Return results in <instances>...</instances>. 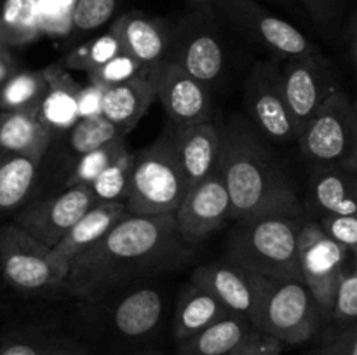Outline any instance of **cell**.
I'll use <instances>...</instances> for the list:
<instances>
[{"instance_id":"cell-2","label":"cell","mask_w":357,"mask_h":355,"mask_svg":"<svg viewBox=\"0 0 357 355\" xmlns=\"http://www.w3.org/2000/svg\"><path fill=\"white\" fill-rule=\"evenodd\" d=\"M218 171L225 181L236 221L302 214L291 180L246 117L236 115L222 127Z\"/></svg>"},{"instance_id":"cell-6","label":"cell","mask_w":357,"mask_h":355,"mask_svg":"<svg viewBox=\"0 0 357 355\" xmlns=\"http://www.w3.org/2000/svg\"><path fill=\"white\" fill-rule=\"evenodd\" d=\"M296 141L314 166L357 173V106L337 89L303 125Z\"/></svg>"},{"instance_id":"cell-36","label":"cell","mask_w":357,"mask_h":355,"mask_svg":"<svg viewBox=\"0 0 357 355\" xmlns=\"http://www.w3.org/2000/svg\"><path fill=\"white\" fill-rule=\"evenodd\" d=\"M139 75H145L143 66L132 56L126 54V52H119L117 56H114L103 66L96 68L94 72L87 73V80L93 84H98V86H103L107 89V87L128 82V80Z\"/></svg>"},{"instance_id":"cell-38","label":"cell","mask_w":357,"mask_h":355,"mask_svg":"<svg viewBox=\"0 0 357 355\" xmlns=\"http://www.w3.org/2000/svg\"><path fill=\"white\" fill-rule=\"evenodd\" d=\"M321 228L333 240L345 247L357 261V214L356 216H323Z\"/></svg>"},{"instance_id":"cell-45","label":"cell","mask_w":357,"mask_h":355,"mask_svg":"<svg viewBox=\"0 0 357 355\" xmlns=\"http://www.w3.org/2000/svg\"><path fill=\"white\" fill-rule=\"evenodd\" d=\"M58 2L61 3V6L65 7V9L68 10L70 14H72V9H73V6H75V2H77V0H58Z\"/></svg>"},{"instance_id":"cell-31","label":"cell","mask_w":357,"mask_h":355,"mask_svg":"<svg viewBox=\"0 0 357 355\" xmlns=\"http://www.w3.org/2000/svg\"><path fill=\"white\" fill-rule=\"evenodd\" d=\"M65 136L68 143V152L79 159L84 153L101 148L108 143L126 139L128 134L115 127L103 115H100V117L80 118Z\"/></svg>"},{"instance_id":"cell-3","label":"cell","mask_w":357,"mask_h":355,"mask_svg":"<svg viewBox=\"0 0 357 355\" xmlns=\"http://www.w3.org/2000/svg\"><path fill=\"white\" fill-rule=\"evenodd\" d=\"M296 219L289 216L241 219L227 242V261L268 278L302 281Z\"/></svg>"},{"instance_id":"cell-16","label":"cell","mask_w":357,"mask_h":355,"mask_svg":"<svg viewBox=\"0 0 357 355\" xmlns=\"http://www.w3.org/2000/svg\"><path fill=\"white\" fill-rule=\"evenodd\" d=\"M164 134L169 139L188 188L215 173L222 148V127L215 122L206 120L183 127L167 124Z\"/></svg>"},{"instance_id":"cell-48","label":"cell","mask_w":357,"mask_h":355,"mask_svg":"<svg viewBox=\"0 0 357 355\" xmlns=\"http://www.w3.org/2000/svg\"><path fill=\"white\" fill-rule=\"evenodd\" d=\"M82 355H87V352H86V354H82Z\"/></svg>"},{"instance_id":"cell-25","label":"cell","mask_w":357,"mask_h":355,"mask_svg":"<svg viewBox=\"0 0 357 355\" xmlns=\"http://www.w3.org/2000/svg\"><path fill=\"white\" fill-rule=\"evenodd\" d=\"M253 329L248 317L229 313L188 340L178 343V355H229Z\"/></svg>"},{"instance_id":"cell-28","label":"cell","mask_w":357,"mask_h":355,"mask_svg":"<svg viewBox=\"0 0 357 355\" xmlns=\"http://www.w3.org/2000/svg\"><path fill=\"white\" fill-rule=\"evenodd\" d=\"M37 0H3L0 7V44L21 47L42 37Z\"/></svg>"},{"instance_id":"cell-27","label":"cell","mask_w":357,"mask_h":355,"mask_svg":"<svg viewBox=\"0 0 357 355\" xmlns=\"http://www.w3.org/2000/svg\"><path fill=\"white\" fill-rule=\"evenodd\" d=\"M40 164L28 157L0 153V212L23 207L37 183Z\"/></svg>"},{"instance_id":"cell-34","label":"cell","mask_w":357,"mask_h":355,"mask_svg":"<svg viewBox=\"0 0 357 355\" xmlns=\"http://www.w3.org/2000/svg\"><path fill=\"white\" fill-rule=\"evenodd\" d=\"M126 150H128L126 139H119V141L108 143V145L101 146V148L80 155L77 159L75 167H73L68 181H66V187H75V184H87L89 187Z\"/></svg>"},{"instance_id":"cell-46","label":"cell","mask_w":357,"mask_h":355,"mask_svg":"<svg viewBox=\"0 0 357 355\" xmlns=\"http://www.w3.org/2000/svg\"><path fill=\"white\" fill-rule=\"evenodd\" d=\"M188 2L194 3V6H213L216 0H188Z\"/></svg>"},{"instance_id":"cell-32","label":"cell","mask_w":357,"mask_h":355,"mask_svg":"<svg viewBox=\"0 0 357 355\" xmlns=\"http://www.w3.org/2000/svg\"><path fill=\"white\" fill-rule=\"evenodd\" d=\"M79 343L59 336L14 334L0 341V355H82Z\"/></svg>"},{"instance_id":"cell-33","label":"cell","mask_w":357,"mask_h":355,"mask_svg":"<svg viewBox=\"0 0 357 355\" xmlns=\"http://www.w3.org/2000/svg\"><path fill=\"white\" fill-rule=\"evenodd\" d=\"M135 157L136 153H132L128 148L89 184L96 204L124 202L126 194H128L129 178H131L132 166H135Z\"/></svg>"},{"instance_id":"cell-37","label":"cell","mask_w":357,"mask_h":355,"mask_svg":"<svg viewBox=\"0 0 357 355\" xmlns=\"http://www.w3.org/2000/svg\"><path fill=\"white\" fill-rule=\"evenodd\" d=\"M331 319L340 326L357 322V261L347 270L338 284Z\"/></svg>"},{"instance_id":"cell-47","label":"cell","mask_w":357,"mask_h":355,"mask_svg":"<svg viewBox=\"0 0 357 355\" xmlns=\"http://www.w3.org/2000/svg\"><path fill=\"white\" fill-rule=\"evenodd\" d=\"M317 355H330V354H328V352H326V350H324V348H323V347H321V350H319V352H317Z\"/></svg>"},{"instance_id":"cell-19","label":"cell","mask_w":357,"mask_h":355,"mask_svg":"<svg viewBox=\"0 0 357 355\" xmlns=\"http://www.w3.org/2000/svg\"><path fill=\"white\" fill-rule=\"evenodd\" d=\"M42 70L47 79V89L38 106V115L54 138L65 136L79 122V93L82 86L59 63Z\"/></svg>"},{"instance_id":"cell-11","label":"cell","mask_w":357,"mask_h":355,"mask_svg":"<svg viewBox=\"0 0 357 355\" xmlns=\"http://www.w3.org/2000/svg\"><path fill=\"white\" fill-rule=\"evenodd\" d=\"M248 122L264 139L288 143L296 139L295 125L282 93L281 73L274 61H260L251 68L244 84Z\"/></svg>"},{"instance_id":"cell-43","label":"cell","mask_w":357,"mask_h":355,"mask_svg":"<svg viewBox=\"0 0 357 355\" xmlns=\"http://www.w3.org/2000/svg\"><path fill=\"white\" fill-rule=\"evenodd\" d=\"M16 70H20V66H17V59L14 58L13 54V49L0 44V87L6 84V80L9 79Z\"/></svg>"},{"instance_id":"cell-42","label":"cell","mask_w":357,"mask_h":355,"mask_svg":"<svg viewBox=\"0 0 357 355\" xmlns=\"http://www.w3.org/2000/svg\"><path fill=\"white\" fill-rule=\"evenodd\" d=\"M302 3L309 10L310 16L323 26L333 19L335 0H302Z\"/></svg>"},{"instance_id":"cell-4","label":"cell","mask_w":357,"mask_h":355,"mask_svg":"<svg viewBox=\"0 0 357 355\" xmlns=\"http://www.w3.org/2000/svg\"><path fill=\"white\" fill-rule=\"evenodd\" d=\"M188 190L166 134L135 157L124 205L129 214H174Z\"/></svg>"},{"instance_id":"cell-49","label":"cell","mask_w":357,"mask_h":355,"mask_svg":"<svg viewBox=\"0 0 357 355\" xmlns=\"http://www.w3.org/2000/svg\"><path fill=\"white\" fill-rule=\"evenodd\" d=\"M0 310H2V306H0Z\"/></svg>"},{"instance_id":"cell-44","label":"cell","mask_w":357,"mask_h":355,"mask_svg":"<svg viewBox=\"0 0 357 355\" xmlns=\"http://www.w3.org/2000/svg\"><path fill=\"white\" fill-rule=\"evenodd\" d=\"M351 51L357 63V16L354 17V21H352L351 24Z\"/></svg>"},{"instance_id":"cell-41","label":"cell","mask_w":357,"mask_h":355,"mask_svg":"<svg viewBox=\"0 0 357 355\" xmlns=\"http://www.w3.org/2000/svg\"><path fill=\"white\" fill-rule=\"evenodd\" d=\"M105 87L98 84H86L79 93V120L80 118L100 117L103 113Z\"/></svg>"},{"instance_id":"cell-35","label":"cell","mask_w":357,"mask_h":355,"mask_svg":"<svg viewBox=\"0 0 357 355\" xmlns=\"http://www.w3.org/2000/svg\"><path fill=\"white\" fill-rule=\"evenodd\" d=\"M117 0H77L70 16V33L87 35L100 30L114 17Z\"/></svg>"},{"instance_id":"cell-24","label":"cell","mask_w":357,"mask_h":355,"mask_svg":"<svg viewBox=\"0 0 357 355\" xmlns=\"http://www.w3.org/2000/svg\"><path fill=\"white\" fill-rule=\"evenodd\" d=\"M164 301L159 291L142 287L117 301L112 312L115 331L126 338H143L153 333L162 317Z\"/></svg>"},{"instance_id":"cell-39","label":"cell","mask_w":357,"mask_h":355,"mask_svg":"<svg viewBox=\"0 0 357 355\" xmlns=\"http://www.w3.org/2000/svg\"><path fill=\"white\" fill-rule=\"evenodd\" d=\"M284 343L279 341L278 338L268 336L261 331L253 329L250 336L229 355H281Z\"/></svg>"},{"instance_id":"cell-14","label":"cell","mask_w":357,"mask_h":355,"mask_svg":"<svg viewBox=\"0 0 357 355\" xmlns=\"http://www.w3.org/2000/svg\"><path fill=\"white\" fill-rule=\"evenodd\" d=\"M96 204L87 184L66 187L65 191L47 197L17 212L20 228L49 247H54L73 225Z\"/></svg>"},{"instance_id":"cell-10","label":"cell","mask_w":357,"mask_h":355,"mask_svg":"<svg viewBox=\"0 0 357 355\" xmlns=\"http://www.w3.org/2000/svg\"><path fill=\"white\" fill-rule=\"evenodd\" d=\"M213 6L218 7L244 37L282 61L317 54L312 42L298 28L272 14L257 0H216Z\"/></svg>"},{"instance_id":"cell-1","label":"cell","mask_w":357,"mask_h":355,"mask_svg":"<svg viewBox=\"0 0 357 355\" xmlns=\"http://www.w3.org/2000/svg\"><path fill=\"white\" fill-rule=\"evenodd\" d=\"M187 244L174 214H126L100 242L70 263L61 289L79 298H93L108 287L149 271L178 263Z\"/></svg>"},{"instance_id":"cell-8","label":"cell","mask_w":357,"mask_h":355,"mask_svg":"<svg viewBox=\"0 0 357 355\" xmlns=\"http://www.w3.org/2000/svg\"><path fill=\"white\" fill-rule=\"evenodd\" d=\"M197 7L185 14L171 30L167 61L209 87L223 75L225 47L213 14L209 13L211 6Z\"/></svg>"},{"instance_id":"cell-21","label":"cell","mask_w":357,"mask_h":355,"mask_svg":"<svg viewBox=\"0 0 357 355\" xmlns=\"http://www.w3.org/2000/svg\"><path fill=\"white\" fill-rule=\"evenodd\" d=\"M157 100L153 82L145 75L135 77L128 82L117 84L105 89L103 117L121 129L122 132H131L138 125L143 115L149 111Z\"/></svg>"},{"instance_id":"cell-30","label":"cell","mask_w":357,"mask_h":355,"mask_svg":"<svg viewBox=\"0 0 357 355\" xmlns=\"http://www.w3.org/2000/svg\"><path fill=\"white\" fill-rule=\"evenodd\" d=\"M119 52H124L121 47V42L115 37L114 31L108 28V31H105V33L75 45L72 51L66 52L59 65L68 72L75 70V72H84L87 75V73L103 66L107 61H110Z\"/></svg>"},{"instance_id":"cell-17","label":"cell","mask_w":357,"mask_h":355,"mask_svg":"<svg viewBox=\"0 0 357 355\" xmlns=\"http://www.w3.org/2000/svg\"><path fill=\"white\" fill-rule=\"evenodd\" d=\"M110 30L121 42L122 51L143 66L146 77L167 61L173 26L166 21L131 10L119 16L110 24Z\"/></svg>"},{"instance_id":"cell-22","label":"cell","mask_w":357,"mask_h":355,"mask_svg":"<svg viewBox=\"0 0 357 355\" xmlns=\"http://www.w3.org/2000/svg\"><path fill=\"white\" fill-rule=\"evenodd\" d=\"M128 214L124 202L94 204L70 232L52 247L56 256L70 267L73 258L82 254L96 242H100L124 216Z\"/></svg>"},{"instance_id":"cell-7","label":"cell","mask_w":357,"mask_h":355,"mask_svg":"<svg viewBox=\"0 0 357 355\" xmlns=\"http://www.w3.org/2000/svg\"><path fill=\"white\" fill-rule=\"evenodd\" d=\"M68 268L52 247L17 225L0 226V271L13 289L26 294L61 289Z\"/></svg>"},{"instance_id":"cell-13","label":"cell","mask_w":357,"mask_h":355,"mask_svg":"<svg viewBox=\"0 0 357 355\" xmlns=\"http://www.w3.org/2000/svg\"><path fill=\"white\" fill-rule=\"evenodd\" d=\"M279 73L286 104L298 136L303 125L328 100V96L337 90V87L331 79L330 68L319 52L286 59L282 66H279Z\"/></svg>"},{"instance_id":"cell-23","label":"cell","mask_w":357,"mask_h":355,"mask_svg":"<svg viewBox=\"0 0 357 355\" xmlns=\"http://www.w3.org/2000/svg\"><path fill=\"white\" fill-rule=\"evenodd\" d=\"M310 195L323 216L357 214V173L342 167L316 166Z\"/></svg>"},{"instance_id":"cell-40","label":"cell","mask_w":357,"mask_h":355,"mask_svg":"<svg viewBox=\"0 0 357 355\" xmlns=\"http://www.w3.org/2000/svg\"><path fill=\"white\" fill-rule=\"evenodd\" d=\"M323 348L330 355H357V322L345 324L331 333Z\"/></svg>"},{"instance_id":"cell-20","label":"cell","mask_w":357,"mask_h":355,"mask_svg":"<svg viewBox=\"0 0 357 355\" xmlns=\"http://www.w3.org/2000/svg\"><path fill=\"white\" fill-rule=\"evenodd\" d=\"M52 139L54 136L44 125L38 110L0 111V153L42 162Z\"/></svg>"},{"instance_id":"cell-5","label":"cell","mask_w":357,"mask_h":355,"mask_svg":"<svg viewBox=\"0 0 357 355\" xmlns=\"http://www.w3.org/2000/svg\"><path fill=\"white\" fill-rule=\"evenodd\" d=\"M321 317L316 299L302 281L264 277L251 324L284 345H300L316 336Z\"/></svg>"},{"instance_id":"cell-12","label":"cell","mask_w":357,"mask_h":355,"mask_svg":"<svg viewBox=\"0 0 357 355\" xmlns=\"http://www.w3.org/2000/svg\"><path fill=\"white\" fill-rule=\"evenodd\" d=\"M232 219L229 191L218 167L202 181L190 187L174 212V223L187 246L202 242Z\"/></svg>"},{"instance_id":"cell-29","label":"cell","mask_w":357,"mask_h":355,"mask_svg":"<svg viewBox=\"0 0 357 355\" xmlns=\"http://www.w3.org/2000/svg\"><path fill=\"white\" fill-rule=\"evenodd\" d=\"M45 89L44 70H16L0 87V111L38 110Z\"/></svg>"},{"instance_id":"cell-15","label":"cell","mask_w":357,"mask_h":355,"mask_svg":"<svg viewBox=\"0 0 357 355\" xmlns=\"http://www.w3.org/2000/svg\"><path fill=\"white\" fill-rule=\"evenodd\" d=\"M149 79L153 82L157 100L166 110L171 125L183 127L211 120L209 87L188 75L180 66L166 61Z\"/></svg>"},{"instance_id":"cell-18","label":"cell","mask_w":357,"mask_h":355,"mask_svg":"<svg viewBox=\"0 0 357 355\" xmlns=\"http://www.w3.org/2000/svg\"><path fill=\"white\" fill-rule=\"evenodd\" d=\"M192 282L211 292L229 312L253 319L260 299L264 275L232 263L202 265L192 274Z\"/></svg>"},{"instance_id":"cell-9","label":"cell","mask_w":357,"mask_h":355,"mask_svg":"<svg viewBox=\"0 0 357 355\" xmlns=\"http://www.w3.org/2000/svg\"><path fill=\"white\" fill-rule=\"evenodd\" d=\"M349 251L331 239L319 223L307 221L298 232V263L303 284L321 313L331 317L338 284L347 271Z\"/></svg>"},{"instance_id":"cell-26","label":"cell","mask_w":357,"mask_h":355,"mask_svg":"<svg viewBox=\"0 0 357 355\" xmlns=\"http://www.w3.org/2000/svg\"><path fill=\"white\" fill-rule=\"evenodd\" d=\"M229 313L232 312H229L211 292L190 282L181 292L174 313V340L181 343Z\"/></svg>"}]
</instances>
